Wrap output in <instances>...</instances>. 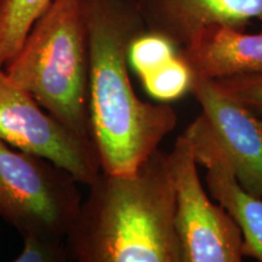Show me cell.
I'll return each instance as SVG.
<instances>
[{
  "mask_svg": "<svg viewBox=\"0 0 262 262\" xmlns=\"http://www.w3.org/2000/svg\"><path fill=\"white\" fill-rule=\"evenodd\" d=\"M89 63L91 136L101 171L129 175L175 129L168 103L145 102L129 74L133 41L147 31L135 0H80Z\"/></svg>",
  "mask_w": 262,
  "mask_h": 262,
  "instance_id": "6da1fadb",
  "label": "cell"
},
{
  "mask_svg": "<svg viewBox=\"0 0 262 262\" xmlns=\"http://www.w3.org/2000/svg\"><path fill=\"white\" fill-rule=\"evenodd\" d=\"M66 237L77 262H183L175 226L169 153L159 148L134 173L101 171Z\"/></svg>",
  "mask_w": 262,
  "mask_h": 262,
  "instance_id": "7a4b0ae2",
  "label": "cell"
},
{
  "mask_svg": "<svg viewBox=\"0 0 262 262\" xmlns=\"http://www.w3.org/2000/svg\"><path fill=\"white\" fill-rule=\"evenodd\" d=\"M5 72L72 133L93 141L80 0H55L33 25Z\"/></svg>",
  "mask_w": 262,
  "mask_h": 262,
  "instance_id": "3957f363",
  "label": "cell"
},
{
  "mask_svg": "<svg viewBox=\"0 0 262 262\" xmlns=\"http://www.w3.org/2000/svg\"><path fill=\"white\" fill-rule=\"evenodd\" d=\"M78 183L51 160L0 140V217L22 237L66 239L83 202Z\"/></svg>",
  "mask_w": 262,
  "mask_h": 262,
  "instance_id": "277c9868",
  "label": "cell"
},
{
  "mask_svg": "<svg viewBox=\"0 0 262 262\" xmlns=\"http://www.w3.org/2000/svg\"><path fill=\"white\" fill-rule=\"evenodd\" d=\"M169 159L183 262H241L244 258L241 228L204 189L192 146L183 134Z\"/></svg>",
  "mask_w": 262,
  "mask_h": 262,
  "instance_id": "5b68a950",
  "label": "cell"
},
{
  "mask_svg": "<svg viewBox=\"0 0 262 262\" xmlns=\"http://www.w3.org/2000/svg\"><path fill=\"white\" fill-rule=\"evenodd\" d=\"M0 140L44 157L89 185L101 172L93 141L84 140L45 111L0 66Z\"/></svg>",
  "mask_w": 262,
  "mask_h": 262,
  "instance_id": "8992f818",
  "label": "cell"
},
{
  "mask_svg": "<svg viewBox=\"0 0 262 262\" xmlns=\"http://www.w3.org/2000/svg\"><path fill=\"white\" fill-rule=\"evenodd\" d=\"M191 93L239 185L250 194L262 196V122L258 116L222 94L214 81L199 75L193 74Z\"/></svg>",
  "mask_w": 262,
  "mask_h": 262,
  "instance_id": "52a82bcc",
  "label": "cell"
},
{
  "mask_svg": "<svg viewBox=\"0 0 262 262\" xmlns=\"http://www.w3.org/2000/svg\"><path fill=\"white\" fill-rule=\"evenodd\" d=\"M183 135L191 143L195 162L206 169L209 194L241 228L244 257L262 262V196L250 194L239 185L201 114L189 124Z\"/></svg>",
  "mask_w": 262,
  "mask_h": 262,
  "instance_id": "ba28073f",
  "label": "cell"
},
{
  "mask_svg": "<svg viewBox=\"0 0 262 262\" xmlns=\"http://www.w3.org/2000/svg\"><path fill=\"white\" fill-rule=\"evenodd\" d=\"M147 31L181 49L199 29L227 25L245 29L262 22V0H135Z\"/></svg>",
  "mask_w": 262,
  "mask_h": 262,
  "instance_id": "9c48e42d",
  "label": "cell"
},
{
  "mask_svg": "<svg viewBox=\"0 0 262 262\" xmlns=\"http://www.w3.org/2000/svg\"><path fill=\"white\" fill-rule=\"evenodd\" d=\"M192 73L206 79L262 72V31L247 33L227 25L199 29L179 50Z\"/></svg>",
  "mask_w": 262,
  "mask_h": 262,
  "instance_id": "30bf717a",
  "label": "cell"
},
{
  "mask_svg": "<svg viewBox=\"0 0 262 262\" xmlns=\"http://www.w3.org/2000/svg\"><path fill=\"white\" fill-rule=\"evenodd\" d=\"M55 0H0V66L15 56L33 25Z\"/></svg>",
  "mask_w": 262,
  "mask_h": 262,
  "instance_id": "8fae6325",
  "label": "cell"
},
{
  "mask_svg": "<svg viewBox=\"0 0 262 262\" xmlns=\"http://www.w3.org/2000/svg\"><path fill=\"white\" fill-rule=\"evenodd\" d=\"M141 80L150 97L157 102L168 103L191 93L193 73L178 52L166 63L141 77Z\"/></svg>",
  "mask_w": 262,
  "mask_h": 262,
  "instance_id": "7c38bea8",
  "label": "cell"
},
{
  "mask_svg": "<svg viewBox=\"0 0 262 262\" xmlns=\"http://www.w3.org/2000/svg\"><path fill=\"white\" fill-rule=\"evenodd\" d=\"M178 52L179 48L163 35L146 31L131 44L129 63L141 78L166 63Z\"/></svg>",
  "mask_w": 262,
  "mask_h": 262,
  "instance_id": "4fadbf2b",
  "label": "cell"
},
{
  "mask_svg": "<svg viewBox=\"0 0 262 262\" xmlns=\"http://www.w3.org/2000/svg\"><path fill=\"white\" fill-rule=\"evenodd\" d=\"M212 81L226 96L262 117V72L231 75Z\"/></svg>",
  "mask_w": 262,
  "mask_h": 262,
  "instance_id": "5bb4252c",
  "label": "cell"
},
{
  "mask_svg": "<svg viewBox=\"0 0 262 262\" xmlns=\"http://www.w3.org/2000/svg\"><path fill=\"white\" fill-rule=\"evenodd\" d=\"M14 261L16 262H66L70 253L63 241L28 235L24 237V248Z\"/></svg>",
  "mask_w": 262,
  "mask_h": 262,
  "instance_id": "9a60e30c",
  "label": "cell"
}]
</instances>
